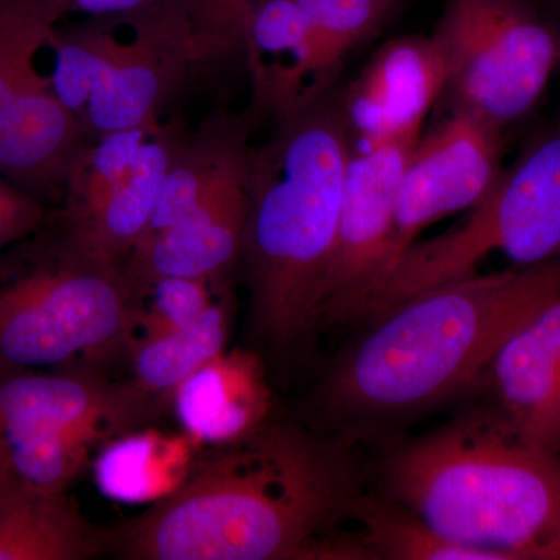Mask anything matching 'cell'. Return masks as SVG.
I'll return each mask as SVG.
<instances>
[{
  "label": "cell",
  "instance_id": "6da1fadb",
  "mask_svg": "<svg viewBox=\"0 0 560 560\" xmlns=\"http://www.w3.org/2000/svg\"><path fill=\"white\" fill-rule=\"evenodd\" d=\"M363 495L346 442L267 419L103 544L130 560H368L340 529Z\"/></svg>",
  "mask_w": 560,
  "mask_h": 560
},
{
  "label": "cell",
  "instance_id": "7a4b0ae2",
  "mask_svg": "<svg viewBox=\"0 0 560 560\" xmlns=\"http://www.w3.org/2000/svg\"><path fill=\"white\" fill-rule=\"evenodd\" d=\"M560 296V257L453 280L394 305L324 375L319 410L342 425L425 410L471 385L514 331Z\"/></svg>",
  "mask_w": 560,
  "mask_h": 560
},
{
  "label": "cell",
  "instance_id": "3957f363",
  "mask_svg": "<svg viewBox=\"0 0 560 560\" xmlns=\"http://www.w3.org/2000/svg\"><path fill=\"white\" fill-rule=\"evenodd\" d=\"M275 120L268 139L250 151L241 264L254 334L272 349L289 350L315 331L352 132L341 95L330 90Z\"/></svg>",
  "mask_w": 560,
  "mask_h": 560
},
{
  "label": "cell",
  "instance_id": "277c9868",
  "mask_svg": "<svg viewBox=\"0 0 560 560\" xmlns=\"http://www.w3.org/2000/svg\"><path fill=\"white\" fill-rule=\"evenodd\" d=\"M385 499L489 560H560V456L499 410H471L394 448Z\"/></svg>",
  "mask_w": 560,
  "mask_h": 560
},
{
  "label": "cell",
  "instance_id": "5b68a950",
  "mask_svg": "<svg viewBox=\"0 0 560 560\" xmlns=\"http://www.w3.org/2000/svg\"><path fill=\"white\" fill-rule=\"evenodd\" d=\"M0 265V372L108 361L131 349L142 301L121 265L60 237Z\"/></svg>",
  "mask_w": 560,
  "mask_h": 560
},
{
  "label": "cell",
  "instance_id": "8992f818",
  "mask_svg": "<svg viewBox=\"0 0 560 560\" xmlns=\"http://www.w3.org/2000/svg\"><path fill=\"white\" fill-rule=\"evenodd\" d=\"M492 253H503L515 267L560 257V136L501 173L459 226L405 250L360 298L346 324L366 326L416 294L475 275Z\"/></svg>",
  "mask_w": 560,
  "mask_h": 560
},
{
  "label": "cell",
  "instance_id": "52a82bcc",
  "mask_svg": "<svg viewBox=\"0 0 560 560\" xmlns=\"http://www.w3.org/2000/svg\"><path fill=\"white\" fill-rule=\"evenodd\" d=\"M431 39L452 110L499 130L536 105L560 65V33L533 0H447Z\"/></svg>",
  "mask_w": 560,
  "mask_h": 560
},
{
  "label": "cell",
  "instance_id": "ba28073f",
  "mask_svg": "<svg viewBox=\"0 0 560 560\" xmlns=\"http://www.w3.org/2000/svg\"><path fill=\"white\" fill-rule=\"evenodd\" d=\"M419 138L350 151L334 254L316 305L315 330L348 323L357 302L385 271L397 189Z\"/></svg>",
  "mask_w": 560,
  "mask_h": 560
},
{
  "label": "cell",
  "instance_id": "9c48e42d",
  "mask_svg": "<svg viewBox=\"0 0 560 560\" xmlns=\"http://www.w3.org/2000/svg\"><path fill=\"white\" fill-rule=\"evenodd\" d=\"M500 131L470 114L452 110L447 119L419 138L397 189L383 275L418 242L423 230L488 197L501 175Z\"/></svg>",
  "mask_w": 560,
  "mask_h": 560
},
{
  "label": "cell",
  "instance_id": "30bf717a",
  "mask_svg": "<svg viewBox=\"0 0 560 560\" xmlns=\"http://www.w3.org/2000/svg\"><path fill=\"white\" fill-rule=\"evenodd\" d=\"M128 16L135 35L120 40L81 116L90 140L160 124L161 106L194 68L190 25L180 0H158Z\"/></svg>",
  "mask_w": 560,
  "mask_h": 560
},
{
  "label": "cell",
  "instance_id": "8fae6325",
  "mask_svg": "<svg viewBox=\"0 0 560 560\" xmlns=\"http://www.w3.org/2000/svg\"><path fill=\"white\" fill-rule=\"evenodd\" d=\"M253 147L248 142L232 154L179 223L139 243L124 261L140 301L162 279L223 280L241 265Z\"/></svg>",
  "mask_w": 560,
  "mask_h": 560
},
{
  "label": "cell",
  "instance_id": "7c38bea8",
  "mask_svg": "<svg viewBox=\"0 0 560 560\" xmlns=\"http://www.w3.org/2000/svg\"><path fill=\"white\" fill-rule=\"evenodd\" d=\"M150 396L135 383L117 385L75 372H0V431L102 442L131 434L149 418Z\"/></svg>",
  "mask_w": 560,
  "mask_h": 560
},
{
  "label": "cell",
  "instance_id": "4fadbf2b",
  "mask_svg": "<svg viewBox=\"0 0 560 560\" xmlns=\"http://www.w3.org/2000/svg\"><path fill=\"white\" fill-rule=\"evenodd\" d=\"M38 51L22 60L0 110V178L31 197L60 198L86 131L36 68Z\"/></svg>",
  "mask_w": 560,
  "mask_h": 560
},
{
  "label": "cell",
  "instance_id": "5bb4252c",
  "mask_svg": "<svg viewBox=\"0 0 560 560\" xmlns=\"http://www.w3.org/2000/svg\"><path fill=\"white\" fill-rule=\"evenodd\" d=\"M444 88V61L431 36L389 40L341 95L350 132L364 145L419 138Z\"/></svg>",
  "mask_w": 560,
  "mask_h": 560
},
{
  "label": "cell",
  "instance_id": "9a60e30c",
  "mask_svg": "<svg viewBox=\"0 0 560 560\" xmlns=\"http://www.w3.org/2000/svg\"><path fill=\"white\" fill-rule=\"evenodd\" d=\"M245 54L254 108L271 116L330 90L340 69L294 0H254Z\"/></svg>",
  "mask_w": 560,
  "mask_h": 560
},
{
  "label": "cell",
  "instance_id": "2e32d148",
  "mask_svg": "<svg viewBox=\"0 0 560 560\" xmlns=\"http://www.w3.org/2000/svg\"><path fill=\"white\" fill-rule=\"evenodd\" d=\"M489 371L500 411L521 436L560 451V296L514 331Z\"/></svg>",
  "mask_w": 560,
  "mask_h": 560
},
{
  "label": "cell",
  "instance_id": "e0dca14e",
  "mask_svg": "<svg viewBox=\"0 0 560 560\" xmlns=\"http://www.w3.org/2000/svg\"><path fill=\"white\" fill-rule=\"evenodd\" d=\"M172 400L187 433L212 445L260 425L270 408L259 363L243 352L209 361L173 390Z\"/></svg>",
  "mask_w": 560,
  "mask_h": 560
},
{
  "label": "cell",
  "instance_id": "ac0fdd59",
  "mask_svg": "<svg viewBox=\"0 0 560 560\" xmlns=\"http://www.w3.org/2000/svg\"><path fill=\"white\" fill-rule=\"evenodd\" d=\"M183 140L175 125H160L151 132L90 226L77 235L69 232L73 241L98 259L124 265L147 230L162 183Z\"/></svg>",
  "mask_w": 560,
  "mask_h": 560
},
{
  "label": "cell",
  "instance_id": "d6986e66",
  "mask_svg": "<svg viewBox=\"0 0 560 560\" xmlns=\"http://www.w3.org/2000/svg\"><path fill=\"white\" fill-rule=\"evenodd\" d=\"M103 550L102 530L66 493L0 499V560H84Z\"/></svg>",
  "mask_w": 560,
  "mask_h": 560
},
{
  "label": "cell",
  "instance_id": "ffe728a7",
  "mask_svg": "<svg viewBox=\"0 0 560 560\" xmlns=\"http://www.w3.org/2000/svg\"><path fill=\"white\" fill-rule=\"evenodd\" d=\"M250 114L253 110L243 116L226 113L209 116L194 138L179 143L139 243L179 223L197 206L221 167L249 142Z\"/></svg>",
  "mask_w": 560,
  "mask_h": 560
},
{
  "label": "cell",
  "instance_id": "44dd1931",
  "mask_svg": "<svg viewBox=\"0 0 560 560\" xmlns=\"http://www.w3.org/2000/svg\"><path fill=\"white\" fill-rule=\"evenodd\" d=\"M232 323V296L228 287L208 311L190 326L153 340L131 345L135 385L149 396L173 394L209 361L226 352Z\"/></svg>",
  "mask_w": 560,
  "mask_h": 560
},
{
  "label": "cell",
  "instance_id": "7402d4cb",
  "mask_svg": "<svg viewBox=\"0 0 560 560\" xmlns=\"http://www.w3.org/2000/svg\"><path fill=\"white\" fill-rule=\"evenodd\" d=\"M161 124L110 132L91 140L77 153L65 186L62 223L77 235L90 226L108 200L110 190L124 178L142 143Z\"/></svg>",
  "mask_w": 560,
  "mask_h": 560
},
{
  "label": "cell",
  "instance_id": "603a6c76",
  "mask_svg": "<svg viewBox=\"0 0 560 560\" xmlns=\"http://www.w3.org/2000/svg\"><path fill=\"white\" fill-rule=\"evenodd\" d=\"M353 521L355 533L370 560H489L481 551L445 539L410 511L388 499L364 493Z\"/></svg>",
  "mask_w": 560,
  "mask_h": 560
},
{
  "label": "cell",
  "instance_id": "cb8c5ba5",
  "mask_svg": "<svg viewBox=\"0 0 560 560\" xmlns=\"http://www.w3.org/2000/svg\"><path fill=\"white\" fill-rule=\"evenodd\" d=\"M98 18L72 31L58 32L54 25L47 36L46 44L55 54L54 90L80 121L95 84L116 57L120 44L114 35L113 18Z\"/></svg>",
  "mask_w": 560,
  "mask_h": 560
},
{
  "label": "cell",
  "instance_id": "d4e9b609",
  "mask_svg": "<svg viewBox=\"0 0 560 560\" xmlns=\"http://www.w3.org/2000/svg\"><path fill=\"white\" fill-rule=\"evenodd\" d=\"M312 22L331 60L348 54L385 27L400 0H294Z\"/></svg>",
  "mask_w": 560,
  "mask_h": 560
},
{
  "label": "cell",
  "instance_id": "484cf974",
  "mask_svg": "<svg viewBox=\"0 0 560 560\" xmlns=\"http://www.w3.org/2000/svg\"><path fill=\"white\" fill-rule=\"evenodd\" d=\"M191 35V61L212 66L245 51L254 0H180Z\"/></svg>",
  "mask_w": 560,
  "mask_h": 560
},
{
  "label": "cell",
  "instance_id": "4316f807",
  "mask_svg": "<svg viewBox=\"0 0 560 560\" xmlns=\"http://www.w3.org/2000/svg\"><path fill=\"white\" fill-rule=\"evenodd\" d=\"M223 280L168 278L154 283L143 296L149 304L142 302L140 308L139 341L164 337L194 324L213 302L210 290Z\"/></svg>",
  "mask_w": 560,
  "mask_h": 560
},
{
  "label": "cell",
  "instance_id": "83f0119b",
  "mask_svg": "<svg viewBox=\"0 0 560 560\" xmlns=\"http://www.w3.org/2000/svg\"><path fill=\"white\" fill-rule=\"evenodd\" d=\"M51 27L39 0H0V110L22 60L47 43Z\"/></svg>",
  "mask_w": 560,
  "mask_h": 560
},
{
  "label": "cell",
  "instance_id": "f1b7e54d",
  "mask_svg": "<svg viewBox=\"0 0 560 560\" xmlns=\"http://www.w3.org/2000/svg\"><path fill=\"white\" fill-rule=\"evenodd\" d=\"M150 460L151 442L127 434L106 444L95 464V478L108 495L139 500L150 489Z\"/></svg>",
  "mask_w": 560,
  "mask_h": 560
},
{
  "label": "cell",
  "instance_id": "f546056e",
  "mask_svg": "<svg viewBox=\"0 0 560 560\" xmlns=\"http://www.w3.org/2000/svg\"><path fill=\"white\" fill-rule=\"evenodd\" d=\"M44 217L43 202L9 183L3 184L0 187V253L38 230Z\"/></svg>",
  "mask_w": 560,
  "mask_h": 560
},
{
  "label": "cell",
  "instance_id": "4dcf8cb0",
  "mask_svg": "<svg viewBox=\"0 0 560 560\" xmlns=\"http://www.w3.org/2000/svg\"><path fill=\"white\" fill-rule=\"evenodd\" d=\"M158 0H61L57 10V20L68 13H88L92 16H114L143 9Z\"/></svg>",
  "mask_w": 560,
  "mask_h": 560
},
{
  "label": "cell",
  "instance_id": "1f68e13d",
  "mask_svg": "<svg viewBox=\"0 0 560 560\" xmlns=\"http://www.w3.org/2000/svg\"><path fill=\"white\" fill-rule=\"evenodd\" d=\"M61 0H39L40 9H43L44 16L50 22L51 25L57 24V10Z\"/></svg>",
  "mask_w": 560,
  "mask_h": 560
},
{
  "label": "cell",
  "instance_id": "d6a6232c",
  "mask_svg": "<svg viewBox=\"0 0 560 560\" xmlns=\"http://www.w3.org/2000/svg\"><path fill=\"white\" fill-rule=\"evenodd\" d=\"M559 425H560V390H559Z\"/></svg>",
  "mask_w": 560,
  "mask_h": 560
},
{
  "label": "cell",
  "instance_id": "836d02e7",
  "mask_svg": "<svg viewBox=\"0 0 560 560\" xmlns=\"http://www.w3.org/2000/svg\"><path fill=\"white\" fill-rule=\"evenodd\" d=\"M5 183H7V180H3L2 178H0V187H2L3 184H5Z\"/></svg>",
  "mask_w": 560,
  "mask_h": 560
}]
</instances>
